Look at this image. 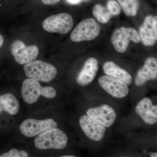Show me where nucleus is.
<instances>
[{"label":"nucleus","instance_id":"1a4fd4ad","mask_svg":"<svg viewBox=\"0 0 157 157\" xmlns=\"http://www.w3.org/2000/svg\"><path fill=\"white\" fill-rule=\"evenodd\" d=\"M98 83L106 92L113 98H123L128 94V85L118 78L106 75L99 78Z\"/></svg>","mask_w":157,"mask_h":157},{"label":"nucleus","instance_id":"9b49d317","mask_svg":"<svg viewBox=\"0 0 157 157\" xmlns=\"http://www.w3.org/2000/svg\"><path fill=\"white\" fill-rule=\"evenodd\" d=\"M79 124L84 134L90 140L100 141L104 138L106 128L87 115L80 117Z\"/></svg>","mask_w":157,"mask_h":157},{"label":"nucleus","instance_id":"423d86ee","mask_svg":"<svg viewBox=\"0 0 157 157\" xmlns=\"http://www.w3.org/2000/svg\"><path fill=\"white\" fill-rule=\"evenodd\" d=\"M111 41L116 51L122 53L126 51L130 41L138 43L140 39L135 29L122 27L114 31Z\"/></svg>","mask_w":157,"mask_h":157},{"label":"nucleus","instance_id":"a211bd4d","mask_svg":"<svg viewBox=\"0 0 157 157\" xmlns=\"http://www.w3.org/2000/svg\"><path fill=\"white\" fill-rule=\"evenodd\" d=\"M124 13L128 16H136L139 9L137 0H117Z\"/></svg>","mask_w":157,"mask_h":157},{"label":"nucleus","instance_id":"4be33fe9","mask_svg":"<svg viewBox=\"0 0 157 157\" xmlns=\"http://www.w3.org/2000/svg\"><path fill=\"white\" fill-rule=\"evenodd\" d=\"M60 0H42V3L47 6H50L56 4L59 2Z\"/></svg>","mask_w":157,"mask_h":157},{"label":"nucleus","instance_id":"dca6fc26","mask_svg":"<svg viewBox=\"0 0 157 157\" xmlns=\"http://www.w3.org/2000/svg\"><path fill=\"white\" fill-rule=\"evenodd\" d=\"M103 69L104 73L107 75L118 78L128 85L132 83V78L131 75L113 62L107 61L104 63Z\"/></svg>","mask_w":157,"mask_h":157},{"label":"nucleus","instance_id":"412c9836","mask_svg":"<svg viewBox=\"0 0 157 157\" xmlns=\"http://www.w3.org/2000/svg\"><path fill=\"white\" fill-rule=\"evenodd\" d=\"M28 154L25 151H19L17 149H11L9 151L3 153L0 157H28Z\"/></svg>","mask_w":157,"mask_h":157},{"label":"nucleus","instance_id":"393cba45","mask_svg":"<svg viewBox=\"0 0 157 157\" xmlns=\"http://www.w3.org/2000/svg\"><path fill=\"white\" fill-rule=\"evenodd\" d=\"M150 156L151 157H157V153L154 152L151 154H150Z\"/></svg>","mask_w":157,"mask_h":157},{"label":"nucleus","instance_id":"39448f33","mask_svg":"<svg viewBox=\"0 0 157 157\" xmlns=\"http://www.w3.org/2000/svg\"><path fill=\"white\" fill-rule=\"evenodd\" d=\"M73 18L67 13L52 15L45 18L42 22V27L45 30L61 34L67 33L73 28Z\"/></svg>","mask_w":157,"mask_h":157},{"label":"nucleus","instance_id":"f03ea898","mask_svg":"<svg viewBox=\"0 0 157 157\" xmlns=\"http://www.w3.org/2000/svg\"><path fill=\"white\" fill-rule=\"evenodd\" d=\"M67 135L60 129L55 128L38 135L34 141L35 146L40 150H60L67 145Z\"/></svg>","mask_w":157,"mask_h":157},{"label":"nucleus","instance_id":"ddd939ff","mask_svg":"<svg viewBox=\"0 0 157 157\" xmlns=\"http://www.w3.org/2000/svg\"><path fill=\"white\" fill-rule=\"evenodd\" d=\"M157 78V60L154 57L147 59L144 65L137 72L135 83L141 86L149 80H155Z\"/></svg>","mask_w":157,"mask_h":157},{"label":"nucleus","instance_id":"0eeeda50","mask_svg":"<svg viewBox=\"0 0 157 157\" xmlns=\"http://www.w3.org/2000/svg\"><path fill=\"white\" fill-rule=\"evenodd\" d=\"M57 127V123L52 119L38 120L29 118L21 123L19 130L22 135L31 137L38 136L43 132Z\"/></svg>","mask_w":157,"mask_h":157},{"label":"nucleus","instance_id":"9d476101","mask_svg":"<svg viewBox=\"0 0 157 157\" xmlns=\"http://www.w3.org/2000/svg\"><path fill=\"white\" fill-rule=\"evenodd\" d=\"M86 114L105 128L111 127L117 117L115 110L107 104L90 108L86 111Z\"/></svg>","mask_w":157,"mask_h":157},{"label":"nucleus","instance_id":"b1692460","mask_svg":"<svg viewBox=\"0 0 157 157\" xmlns=\"http://www.w3.org/2000/svg\"><path fill=\"white\" fill-rule=\"evenodd\" d=\"M68 2L72 4H77L84 0H67Z\"/></svg>","mask_w":157,"mask_h":157},{"label":"nucleus","instance_id":"4468645a","mask_svg":"<svg viewBox=\"0 0 157 157\" xmlns=\"http://www.w3.org/2000/svg\"><path fill=\"white\" fill-rule=\"evenodd\" d=\"M98 69V62L95 58L91 57L88 59L77 76V83L83 86L90 84L95 78Z\"/></svg>","mask_w":157,"mask_h":157},{"label":"nucleus","instance_id":"aec40b11","mask_svg":"<svg viewBox=\"0 0 157 157\" xmlns=\"http://www.w3.org/2000/svg\"><path fill=\"white\" fill-rule=\"evenodd\" d=\"M111 16H116L121 12V8L115 0H108L106 6Z\"/></svg>","mask_w":157,"mask_h":157},{"label":"nucleus","instance_id":"f257e3e1","mask_svg":"<svg viewBox=\"0 0 157 157\" xmlns=\"http://www.w3.org/2000/svg\"><path fill=\"white\" fill-rule=\"evenodd\" d=\"M56 90L52 86L42 87L39 81L32 78H27L23 82L21 95L26 103L34 104L41 96L47 99H53L56 96Z\"/></svg>","mask_w":157,"mask_h":157},{"label":"nucleus","instance_id":"a878e982","mask_svg":"<svg viewBox=\"0 0 157 157\" xmlns=\"http://www.w3.org/2000/svg\"><path fill=\"white\" fill-rule=\"evenodd\" d=\"M62 157H75V156L71 155H66L62 156Z\"/></svg>","mask_w":157,"mask_h":157},{"label":"nucleus","instance_id":"7ed1b4c3","mask_svg":"<svg viewBox=\"0 0 157 157\" xmlns=\"http://www.w3.org/2000/svg\"><path fill=\"white\" fill-rule=\"evenodd\" d=\"M24 71L28 78L45 82L52 81L57 74V70L54 66L39 60H34L25 64Z\"/></svg>","mask_w":157,"mask_h":157},{"label":"nucleus","instance_id":"5701e85b","mask_svg":"<svg viewBox=\"0 0 157 157\" xmlns=\"http://www.w3.org/2000/svg\"><path fill=\"white\" fill-rule=\"evenodd\" d=\"M4 42H5V38L0 33V48L2 47Z\"/></svg>","mask_w":157,"mask_h":157},{"label":"nucleus","instance_id":"20e7f679","mask_svg":"<svg viewBox=\"0 0 157 157\" xmlns=\"http://www.w3.org/2000/svg\"><path fill=\"white\" fill-rule=\"evenodd\" d=\"M101 27L93 18H86L80 21L70 34L73 42L91 41L96 39L101 32Z\"/></svg>","mask_w":157,"mask_h":157},{"label":"nucleus","instance_id":"f3484780","mask_svg":"<svg viewBox=\"0 0 157 157\" xmlns=\"http://www.w3.org/2000/svg\"><path fill=\"white\" fill-rule=\"evenodd\" d=\"M19 109V102L13 94L6 93L0 95V115L3 111L11 115H15Z\"/></svg>","mask_w":157,"mask_h":157},{"label":"nucleus","instance_id":"6ab92c4d","mask_svg":"<svg viewBox=\"0 0 157 157\" xmlns=\"http://www.w3.org/2000/svg\"><path fill=\"white\" fill-rule=\"evenodd\" d=\"M93 13L98 21L102 24L107 23L112 17L107 7L100 4L95 5L93 8Z\"/></svg>","mask_w":157,"mask_h":157},{"label":"nucleus","instance_id":"f8f14e48","mask_svg":"<svg viewBox=\"0 0 157 157\" xmlns=\"http://www.w3.org/2000/svg\"><path fill=\"white\" fill-rule=\"evenodd\" d=\"M135 111L145 123L153 125L157 122V106L149 98H145L138 103Z\"/></svg>","mask_w":157,"mask_h":157},{"label":"nucleus","instance_id":"6e6552de","mask_svg":"<svg viewBox=\"0 0 157 157\" xmlns=\"http://www.w3.org/2000/svg\"><path fill=\"white\" fill-rule=\"evenodd\" d=\"M10 52L15 61L20 65L25 64L36 59L39 49L36 45H26L20 40H15L10 47Z\"/></svg>","mask_w":157,"mask_h":157},{"label":"nucleus","instance_id":"2eb2a0df","mask_svg":"<svg viewBox=\"0 0 157 157\" xmlns=\"http://www.w3.org/2000/svg\"><path fill=\"white\" fill-rule=\"evenodd\" d=\"M153 19L151 15L147 16L139 29L138 34L140 41L145 46H153L157 40V32L154 28Z\"/></svg>","mask_w":157,"mask_h":157}]
</instances>
